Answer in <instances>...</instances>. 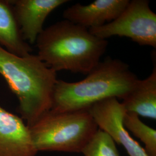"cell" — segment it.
Listing matches in <instances>:
<instances>
[{
    "instance_id": "8fae6325",
    "label": "cell",
    "mask_w": 156,
    "mask_h": 156,
    "mask_svg": "<svg viewBox=\"0 0 156 156\" xmlns=\"http://www.w3.org/2000/svg\"><path fill=\"white\" fill-rule=\"evenodd\" d=\"M0 45L21 57L31 54L33 51L23 38L9 0H0Z\"/></svg>"
},
{
    "instance_id": "6da1fadb",
    "label": "cell",
    "mask_w": 156,
    "mask_h": 156,
    "mask_svg": "<svg viewBox=\"0 0 156 156\" xmlns=\"http://www.w3.org/2000/svg\"><path fill=\"white\" fill-rule=\"evenodd\" d=\"M0 75L16 95L17 112L28 127L51 109L57 73L37 55L17 56L0 45Z\"/></svg>"
},
{
    "instance_id": "8992f818",
    "label": "cell",
    "mask_w": 156,
    "mask_h": 156,
    "mask_svg": "<svg viewBox=\"0 0 156 156\" xmlns=\"http://www.w3.org/2000/svg\"><path fill=\"white\" fill-rule=\"evenodd\" d=\"M98 128L108 134L115 142L122 145L129 156H149L125 128L123 119L126 111L116 98L95 103L88 109Z\"/></svg>"
},
{
    "instance_id": "5b68a950",
    "label": "cell",
    "mask_w": 156,
    "mask_h": 156,
    "mask_svg": "<svg viewBox=\"0 0 156 156\" xmlns=\"http://www.w3.org/2000/svg\"><path fill=\"white\" fill-rule=\"evenodd\" d=\"M89 30L101 39L124 37L140 45L156 48V14L151 9L147 0L129 1L116 19Z\"/></svg>"
},
{
    "instance_id": "3957f363",
    "label": "cell",
    "mask_w": 156,
    "mask_h": 156,
    "mask_svg": "<svg viewBox=\"0 0 156 156\" xmlns=\"http://www.w3.org/2000/svg\"><path fill=\"white\" fill-rule=\"evenodd\" d=\"M138 80L126 62L108 57L80 81L57 80L50 110L62 112L88 109L109 98L123 100Z\"/></svg>"
},
{
    "instance_id": "4fadbf2b",
    "label": "cell",
    "mask_w": 156,
    "mask_h": 156,
    "mask_svg": "<svg viewBox=\"0 0 156 156\" xmlns=\"http://www.w3.org/2000/svg\"><path fill=\"white\" fill-rule=\"evenodd\" d=\"M81 153L84 156H120L115 142L99 128Z\"/></svg>"
},
{
    "instance_id": "30bf717a",
    "label": "cell",
    "mask_w": 156,
    "mask_h": 156,
    "mask_svg": "<svg viewBox=\"0 0 156 156\" xmlns=\"http://www.w3.org/2000/svg\"><path fill=\"white\" fill-rule=\"evenodd\" d=\"M122 103L128 113L156 120V66L147 78L138 79Z\"/></svg>"
},
{
    "instance_id": "7a4b0ae2",
    "label": "cell",
    "mask_w": 156,
    "mask_h": 156,
    "mask_svg": "<svg viewBox=\"0 0 156 156\" xmlns=\"http://www.w3.org/2000/svg\"><path fill=\"white\" fill-rule=\"evenodd\" d=\"M35 44L40 59L56 73L87 75L100 62L108 42L64 19L44 29Z\"/></svg>"
},
{
    "instance_id": "ba28073f",
    "label": "cell",
    "mask_w": 156,
    "mask_h": 156,
    "mask_svg": "<svg viewBox=\"0 0 156 156\" xmlns=\"http://www.w3.org/2000/svg\"><path fill=\"white\" fill-rule=\"evenodd\" d=\"M38 153L21 117L0 106V156H36Z\"/></svg>"
},
{
    "instance_id": "52a82bcc",
    "label": "cell",
    "mask_w": 156,
    "mask_h": 156,
    "mask_svg": "<svg viewBox=\"0 0 156 156\" xmlns=\"http://www.w3.org/2000/svg\"><path fill=\"white\" fill-rule=\"evenodd\" d=\"M12 11L24 40L35 44L44 30L46 19L56 8L68 0H9Z\"/></svg>"
},
{
    "instance_id": "9c48e42d",
    "label": "cell",
    "mask_w": 156,
    "mask_h": 156,
    "mask_svg": "<svg viewBox=\"0 0 156 156\" xmlns=\"http://www.w3.org/2000/svg\"><path fill=\"white\" fill-rule=\"evenodd\" d=\"M129 0H96L89 5L76 3L66 9L63 18L90 29L111 22L124 10Z\"/></svg>"
},
{
    "instance_id": "277c9868",
    "label": "cell",
    "mask_w": 156,
    "mask_h": 156,
    "mask_svg": "<svg viewBox=\"0 0 156 156\" xmlns=\"http://www.w3.org/2000/svg\"><path fill=\"white\" fill-rule=\"evenodd\" d=\"M28 127L38 152L81 153L98 129L88 109L50 110Z\"/></svg>"
},
{
    "instance_id": "7c38bea8",
    "label": "cell",
    "mask_w": 156,
    "mask_h": 156,
    "mask_svg": "<svg viewBox=\"0 0 156 156\" xmlns=\"http://www.w3.org/2000/svg\"><path fill=\"white\" fill-rule=\"evenodd\" d=\"M123 124L136 137L145 144V151L149 156H156V131L141 121L140 116L126 112Z\"/></svg>"
}]
</instances>
